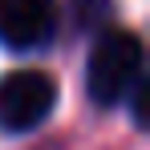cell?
I'll return each instance as SVG.
<instances>
[{"label": "cell", "instance_id": "obj_1", "mask_svg": "<svg viewBox=\"0 0 150 150\" xmlns=\"http://www.w3.org/2000/svg\"><path fill=\"white\" fill-rule=\"evenodd\" d=\"M142 81V41L130 28H105L85 61V89L98 105H118Z\"/></svg>", "mask_w": 150, "mask_h": 150}, {"label": "cell", "instance_id": "obj_2", "mask_svg": "<svg viewBox=\"0 0 150 150\" xmlns=\"http://www.w3.org/2000/svg\"><path fill=\"white\" fill-rule=\"evenodd\" d=\"M57 105V81L45 69H12L0 77V126L8 134H28Z\"/></svg>", "mask_w": 150, "mask_h": 150}, {"label": "cell", "instance_id": "obj_3", "mask_svg": "<svg viewBox=\"0 0 150 150\" xmlns=\"http://www.w3.org/2000/svg\"><path fill=\"white\" fill-rule=\"evenodd\" d=\"M57 37L53 0H0V45L12 53H37Z\"/></svg>", "mask_w": 150, "mask_h": 150}, {"label": "cell", "instance_id": "obj_4", "mask_svg": "<svg viewBox=\"0 0 150 150\" xmlns=\"http://www.w3.org/2000/svg\"><path fill=\"white\" fill-rule=\"evenodd\" d=\"M105 16H110V0H73V25L77 28H93Z\"/></svg>", "mask_w": 150, "mask_h": 150}]
</instances>
